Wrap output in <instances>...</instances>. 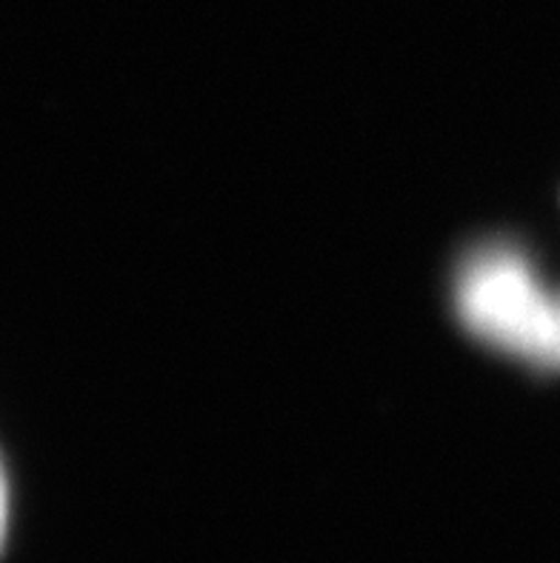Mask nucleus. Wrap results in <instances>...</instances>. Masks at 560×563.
<instances>
[{"instance_id": "nucleus-1", "label": "nucleus", "mask_w": 560, "mask_h": 563, "mask_svg": "<svg viewBox=\"0 0 560 563\" xmlns=\"http://www.w3.org/2000/svg\"><path fill=\"white\" fill-rule=\"evenodd\" d=\"M463 321L486 341L518 355L558 364L560 303H554L520 257L483 252L458 284Z\"/></svg>"}]
</instances>
